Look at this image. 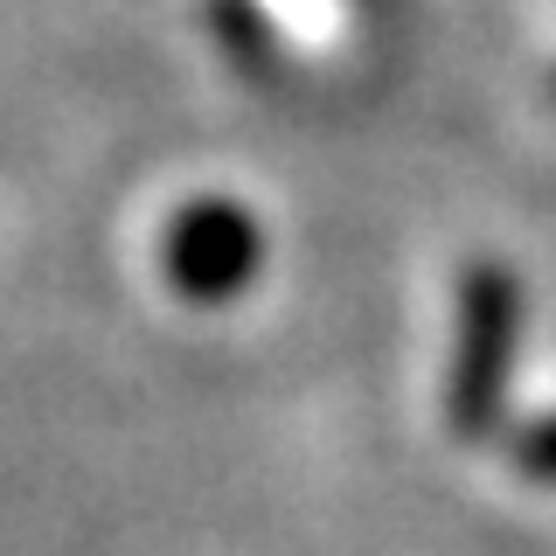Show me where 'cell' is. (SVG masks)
I'll return each instance as SVG.
<instances>
[{
	"mask_svg": "<svg viewBox=\"0 0 556 556\" xmlns=\"http://www.w3.org/2000/svg\"><path fill=\"white\" fill-rule=\"evenodd\" d=\"M515 278L480 265L466 278V300H459V362H452V425L466 439L501 425V396H508V362H515Z\"/></svg>",
	"mask_w": 556,
	"mask_h": 556,
	"instance_id": "obj_1",
	"label": "cell"
},
{
	"mask_svg": "<svg viewBox=\"0 0 556 556\" xmlns=\"http://www.w3.org/2000/svg\"><path fill=\"white\" fill-rule=\"evenodd\" d=\"M161 257H167V286L181 292V300L223 306V300H237V292L251 286L257 257H265V237H257L251 208H237L223 195H202L167 223Z\"/></svg>",
	"mask_w": 556,
	"mask_h": 556,
	"instance_id": "obj_2",
	"label": "cell"
},
{
	"mask_svg": "<svg viewBox=\"0 0 556 556\" xmlns=\"http://www.w3.org/2000/svg\"><path fill=\"white\" fill-rule=\"evenodd\" d=\"M515 459H521V473H535V480H556V417H543V425H529V431H521Z\"/></svg>",
	"mask_w": 556,
	"mask_h": 556,
	"instance_id": "obj_3",
	"label": "cell"
}]
</instances>
